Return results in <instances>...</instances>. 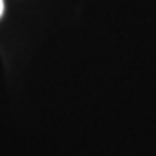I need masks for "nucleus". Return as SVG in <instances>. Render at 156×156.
<instances>
[{
    "label": "nucleus",
    "instance_id": "obj_1",
    "mask_svg": "<svg viewBox=\"0 0 156 156\" xmlns=\"http://www.w3.org/2000/svg\"><path fill=\"white\" fill-rule=\"evenodd\" d=\"M4 14V0H0V17Z\"/></svg>",
    "mask_w": 156,
    "mask_h": 156
}]
</instances>
